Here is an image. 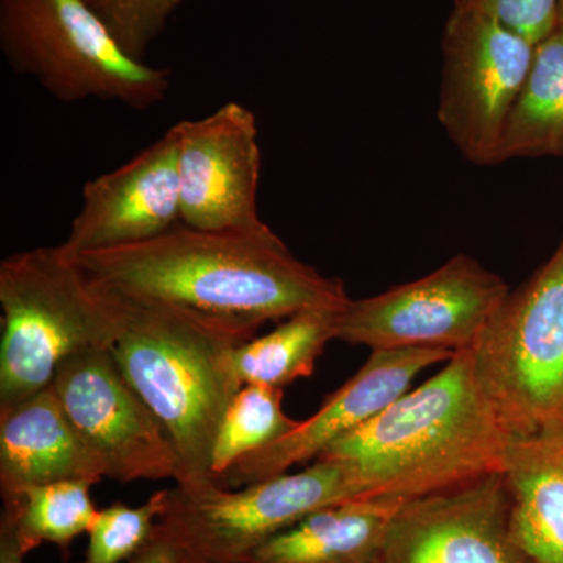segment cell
Wrapping results in <instances>:
<instances>
[{
  "mask_svg": "<svg viewBox=\"0 0 563 563\" xmlns=\"http://www.w3.org/2000/svg\"><path fill=\"white\" fill-rule=\"evenodd\" d=\"M472 352L479 390L512 442L563 439V239Z\"/></svg>",
  "mask_w": 563,
  "mask_h": 563,
  "instance_id": "8992f818",
  "label": "cell"
},
{
  "mask_svg": "<svg viewBox=\"0 0 563 563\" xmlns=\"http://www.w3.org/2000/svg\"><path fill=\"white\" fill-rule=\"evenodd\" d=\"M402 499L362 498L318 510L252 551L244 563H379Z\"/></svg>",
  "mask_w": 563,
  "mask_h": 563,
  "instance_id": "2e32d148",
  "label": "cell"
},
{
  "mask_svg": "<svg viewBox=\"0 0 563 563\" xmlns=\"http://www.w3.org/2000/svg\"><path fill=\"white\" fill-rule=\"evenodd\" d=\"M440 124L466 162L496 165L536 44L483 11L454 3L443 32Z\"/></svg>",
  "mask_w": 563,
  "mask_h": 563,
  "instance_id": "9c48e42d",
  "label": "cell"
},
{
  "mask_svg": "<svg viewBox=\"0 0 563 563\" xmlns=\"http://www.w3.org/2000/svg\"><path fill=\"white\" fill-rule=\"evenodd\" d=\"M379 563H532L510 536L504 473L404 501Z\"/></svg>",
  "mask_w": 563,
  "mask_h": 563,
  "instance_id": "7c38bea8",
  "label": "cell"
},
{
  "mask_svg": "<svg viewBox=\"0 0 563 563\" xmlns=\"http://www.w3.org/2000/svg\"><path fill=\"white\" fill-rule=\"evenodd\" d=\"M0 412L49 388L66 358L111 350L125 325L124 306L99 291L63 244L0 263Z\"/></svg>",
  "mask_w": 563,
  "mask_h": 563,
  "instance_id": "277c9868",
  "label": "cell"
},
{
  "mask_svg": "<svg viewBox=\"0 0 563 563\" xmlns=\"http://www.w3.org/2000/svg\"><path fill=\"white\" fill-rule=\"evenodd\" d=\"M87 2L90 3V5L92 7L95 5L96 0H87Z\"/></svg>",
  "mask_w": 563,
  "mask_h": 563,
  "instance_id": "83f0119b",
  "label": "cell"
},
{
  "mask_svg": "<svg viewBox=\"0 0 563 563\" xmlns=\"http://www.w3.org/2000/svg\"><path fill=\"white\" fill-rule=\"evenodd\" d=\"M128 563H179L176 551L165 533L155 523L154 532L146 544Z\"/></svg>",
  "mask_w": 563,
  "mask_h": 563,
  "instance_id": "d4e9b609",
  "label": "cell"
},
{
  "mask_svg": "<svg viewBox=\"0 0 563 563\" xmlns=\"http://www.w3.org/2000/svg\"><path fill=\"white\" fill-rule=\"evenodd\" d=\"M503 473L515 544L532 563H563V439L514 440Z\"/></svg>",
  "mask_w": 563,
  "mask_h": 563,
  "instance_id": "e0dca14e",
  "label": "cell"
},
{
  "mask_svg": "<svg viewBox=\"0 0 563 563\" xmlns=\"http://www.w3.org/2000/svg\"><path fill=\"white\" fill-rule=\"evenodd\" d=\"M181 224L177 133L161 139L113 172L87 181L63 246L73 255L132 246Z\"/></svg>",
  "mask_w": 563,
  "mask_h": 563,
  "instance_id": "5bb4252c",
  "label": "cell"
},
{
  "mask_svg": "<svg viewBox=\"0 0 563 563\" xmlns=\"http://www.w3.org/2000/svg\"><path fill=\"white\" fill-rule=\"evenodd\" d=\"M559 22L563 24V0L559 2Z\"/></svg>",
  "mask_w": 563,
  "mask_h": 563,
  "instance_id": "4316f807",
  "label": "cell"
},
{
  "mask_svg": "<svg viewBox=\"0 0 563 563\" xmlns=\"http://www.w3.org/2000/svg\"><path fill=\"white\" fill-rule=\"evenodd\" d=\"M454 355V351L440 347L373 351L365 365L329 396L313 417L299 421L277 442L244 455L225 473L221 485L246 487L288 473L299 463L317 461L329 444L361 428L409 391L418 374Z\"/></svg>",
  "mask_w": 563,
  "mask_h": 563,
  "instance_id": "4fadbf2b",
  "label": "cell"
},
{
  "mask_svg": "<svg viewBox=\"0 0 563 563\" xmlns=\"http://www.w3.org/2000/svg\"><path fill=\"white\" fill-rule=\"evenodd\" d=\"M510 443L463 350L317 461L347 466L369 498L409 501L503 472Z\"/></svg>",
  "mask_w": 563,
  "mask_h": 563,
  "instance_id": "7a4b0ae2",
  "label": "cell"
},
{
  "mask_svg": "<svg viewBox=\"0 0 563 563\" xmlns=\"http://www.w3.org/2000/svg\"><path fill=\"white\" fill-rule=\"evenodd\" d=\"M509 292L498 274L457 254L421 279L351 299L336 318V340L372 352L472 350Z\"/></svg>",
  "mask_w": 563,
  "mask_h": 563,
  "instance_id": "ba28073f",
  "label": "cell"
},
{
  "mask_svg": "<svg viewBox=\"0 0 563 563\" xmlns=\"http://www.w3.org/2000/svg\"><path fill=\"white\" fill-rule=\"evenodd\" d=\"M559 2L561 0H455L459 5L483 11L532 44H539L558 27Z\"/></svg>",
  "mask_w": 563,
  "mask_h": 563,
  "instance_id": "cb8c5ba5",
  "label": "cell"
},
{
  "mask_svg": "<svg viewBox=\"0 0 563 563\" xmlns=\"http://www.w3.org/2000/svg\"><path fill=\"white\" fill-rule=\"evenodd\" d=\"M185 0H96L92 9L101 14L113 35L133 57L144 60L152 41Z\"/></svg>",
  "mask_w": 563,
  "mask_h": 563,
  "instance_id": "603a6c76",
  "label": "cell"
},
{
  "mask_svg": "<svg viewBox=\"0 0 563 563\" xmlns=\"http://www.w3.org/2000/svg\"><path fill=\"white\" fill-rule=\"evenodd\" d=\"M87 481H58L35 485L3 501L2 517L13 525L22 553L27 555L43 543L68 553L70 543L90 532L99 510Z\"/></svg>",
  "mask_w": 563,
  "mask_h": 563,
  "instance_id": "ffe728a7",
  "label": "cell"
},
{
  "mask_svg": "<svg viewBox=\"0 0 563 563\" xmlns=\"http://www.w3.org/2000/svg\"><path fill=\"white\" fill-rule=\"evenodd\" d=\"M106 470L69 421L52 387L0 412V492L13 499L35 485L106 479Z\"/></svg>",
  "mask_w": 563,
  "mask_h": 563,
  "instance_id": "9a60e30c",
  "label": "cell"
},
{
  "mask_svg": "<svg viewBox=\"0 0 563 563\" xmlns=\"http://www.w3.org/2000/svg\"><path fill=\"white\" fill-rule=\"evenodd\" d=\"M284 390L268 385H243L233 396L213 448L211 468L218 483L244 455L277 442L299 424L284 412Z\"/></svg>",
  "mask_w": 563,
  "mask_h": 563,
  "instance_id": "44dd1931",
  "label": "cell"
},
{
  "mask_svg": "<svg viewBox=\"0 0 563 563\" xmlns=\"http://www.w3.org/2000/svg\"><path fill=\"white\" fill-rule=\"evenodd\" d=\"M563 155V24L536 44L496 151V165L520 157Z\"/></svg>",
  "mask_w": 563,
  "mask_h": 563,
  "instance_id": "ac0fdd59",
  "label": "cell"
},
{
  "mask_svg": "<svg viewBox=\"0 0 563 563\" xmlns=\"http://www.w3.org/2000/svg\"><path fill=\"white\" fill-rule=\"evenodd\" d=\"M0 51L60 102L146 111L172 90V73L129 54L87 0H0Z\"/></svg>",
  "mask_w": 563,
  "mask_h": 563,
  "instance_id": "5b68a950",
  "label": "cell"
},
{
  "mask_svg": "<svg viewBox=\"0 0 563 563\" xmlns=\"http://www.w3.org/2000/svg\"><path fill=\"white\" fill-rule=\"evenodd\" d=\"M51 387L109 479L122 484L176 481L172 440L128 383L111 350L85 351L66 358Z\"/></svg>",
  "mask_w": 563,
  "mask_h": 563,
  "instance_id": "30bf717a",
  "label": "cell"
},
{
  "mask_svg": "<svg viewBox=\"0 0 563 563\" xmlns=\"http://www.w3.org/2000/svg\"><path fill=\"white\" fill-rule=\"evenodd\" d=\"M168 503V490H158L143 506L113 503L99 510L90 532L87 554L80 563L129 562L154 532Z\"/></svg>",
  "mask_w": 563,
  "mask_h": 563,
  "instance_id": "7402d4cb",
  "label": "cell"
},
{
  "mask_svg": "<svg viewBox=\"0 0 563 563\" xmlns=\"http://www.w3.org/2000/svg\"><path fill=\"white\" fill-rule=\"evenodd\" d=\"M369 498L358 477L342 463L314 461L295 474L228 490L174 487L157 525L179 563H244L266 540L318 510Z\"/></svg>",
  "mask_w": 563,
  "mask_h": 563,
  "instance_id": "52a82bcc",
  "label": "cell"
},
{
  "mask_svg": "<svg viewBox=\"0 0 563 563\" xmlns=\"http://www.w3.org/2000/svg\"><path fill=\"white\" fill-rule=\"evenodd\" d=\"M181 224L199 231H257L262 151L254 113L228 102L209 117L174 124Z\"/></svg>",
  "mask_w": 563,
  "mask_h": 563,
  "instance_id": "8fae6325",
  "label": "cell"
},
{
  "mask_svg": "<svg viewBox=\"0 0 563 563\" xmlns=\"http://www.w3.org/2000/svg\"><path fill=\"white\" fill-rule=\"evenodd\" d=\"M120 302L125 325L111 352L172 440L177 487L201 490L220 484L211 461L222 418L242 388L232 351L243 343L166 303Z\"/></svg>",
  "mask_w": 563,
  "mask_h": 563,
  "instance_id": "3957f363",
  "label": "cell"
},
{
  "mask_svg": "<svg viewBox=\"0 0 563 563\" xmlns=\"http://www.w3.org/2000/svg\"><path fill=\"white\" fill-rule=\"evenodd\" d=\"M343 309H307L291 314L266 335L233 347L232 368L240 385L285 388L312 376L329 342L336 340Z\"/></svg>",
  "mask_w": 563,
  "mask_h": 563,
  "instance_id": "d6986e66",
  "label": "cell"
},
{
  "mask_svg": "<svg viewBox=\"0 0 563 563\" xmlns=\"http://www.w3.org/2000/svg\"><path fill=\"white\" fill-rule=\"evenodd\" d=\"M74 257L103 295L176 307L240 343L265 322L351 301L343 280L296 258L268 224L228 232L179 224L147 242Z\"/></svg>",
  "mask_w": 563,
  "mask_h": 563,
  "instance_id": "6da1fadb",
  "label": "cell"
},
{
  "mask_svg": "<svg viewBox=\"0 0 563 563\" xmlns=\"http://www.w3.org/2000/svg\"><path fill=\"white\" fill-rule=\"evenodd\" d=\"M24 558L13 525L0 517V563H24Z\"/></svg>",
  "mask_w": 563,
  "mask_h": 563,
  "instance_id": "484cf974",
  "label": "cell"
}]
</instances>
